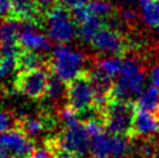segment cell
I'll use <instances>...</instances> for the list:
<instances>
[{"label": "cell", "instance_id": "1", "mask_svg": "<svg viewBox=\"0 0 159 158\" xmlns=\"http://www.w3.org/2000/svg\"><path fill=\"white\" fill-rule=\"evenodd\" d=\"M145 79V72L137 58H123L121 72L115 78L113 98L128 101L137 98L144 90Z\"/></svg>", "mask_w": 159, "mask_h": 158}, {"label": "cell", "instance_id": "2", "mask_svg": "<svg viewBox=\"0 0 159 158\" xmlns=\"http://www.w3.org/2000/svg\"><path fill=\"white\" fill-rule=\"evenodd\" d=\"M135 108L130 101L111 98L102 110V122L108 132L117 136H129L131 134Z\"/></svg>", "mask_w": 159, "mask_h": 158}, {"label": "cell", "instance_id": "3", "mask_svg": "<svg viewBox=\"0 0 159 158\" xmlns=\"http://www.w3.org/2000/svg\"><path fill=\"white\" fill-rule=\"evenodd\" d=\"M85 61L86 57L83 53L61 44L52 50L50 70L53 76L69 83L83 73Z\"/></svg>", "mask_w": 159, "mask_h": 158}, {"label": "cell", "instance_id": "4", "mask_svg": "<svg viewBox=\"0 0 159 158\" xmlns=\"http://www.w3.org/2000/svg\"><path fill=\"white\" fill-rule=\"evenodd\" d=\"M47 34L51 41L59 44L71 42L78 34L72 13L63 5H53L47 12Z\"/></svg>", "mask_w": 159, "mask_h": 158}, {"label": "cell", "instance_id": "5", "mask_svg": "<svg viewBox=\"0 0 159 158\" xmlns=\"http://www.w3.org/2000/svg\"><path fill=\"white\" fill-rule=\"evenodd\" d=\"M89 142L91 137L85 124L79 122L73 126H65V129L59 134V136L48 141L47 145L51 149H62L81 157L89 151Z\"/></svg>", "mask_w": 159, "mask_h": 158}, {"label": "cell", "instance_id": "6", "mask_svg": "<svg viewBox=\"0 0 159 158\" xmlns=\"http://www.w3.org/2000/svg\"><path fill=\"white\" fill-rule=\"evenodd\" d=\"M66 84L69 106L78 114L91 112L94 108V88L89 72L80 73L77 78Z\"/></svg>", "mask_w": 159, "mask_h": 158}, {"label": "cell", "instance_id": "7", "mask_svg": "<svg viewBox=\"0 0 159 158\" xmlns=\"http://www.w3.org/2000/svg\"><path fill=\"white\" fill-rule=\"evenodd\" d=\"M129 144L124 136L103 130L91 137L89 152L94 158H122L128 154Z\"/></svg>", "mask_w": 159, "mask_h": 158}, {"label": "cell", "instance_id": "8", "mask_svg": "<svg viewBox=\"0 0 159 158\" xmlns=\"http://www.w3.org/2000/svg\"><path fill=\"white\" fill-rule=\"evenodd\" d=\"M49 79L50 76L43 67L22 70L18 73L15 87L21 94L36 100L45 97Z\"/></svg>", "mask_w": 159, "mask_h": 158}, {"label": "cell", "instance_id": "9", "mask_svg": "<svg viewBox=\"0 0 159 158\" xmlns=\"http://www.w3.org/2000/svg\"><path fill=\"white\" fill-rule=\"evenodd\" d=\"M91 44L100 53L109 56H120L127 50V43L123 36L120 34L116 28L107 25H103L100 28V30L91 41Z\"/></svg>", "mask_w": 159, "mask_h": 158}, {"label": "cell", "instance_id": "10", "mask_svg": "<svg viewBox=\"0 0 159 158\" xmlns=\"http://www.w3.org/2000/svg\"><path fill=\"white\" fill-rule=\"evenodd\" d=\"M2 146L13 158H29L34 151V143L21 129H9L1 134Z\"/></svg>", "mask_w": 159, "mask_h": 158}, {"label": "cell", "instance_id": "11", "mask_svg": "<svg viewBox=\"0 0 159 158\" xmlns=\"http://www.w3.org/2000/svg\"><path fill=\"white\" fill-rule=\"evenodd\" d=\"M19 44L21 49L31 51H48L50 49V39L36 30V26L21 21V30L19 35Z\"/></svg>", "mask_w": 159, "mask_h": 158}, {"label": "cell", "instance_id": "12", "mask_svg": "<svg viewBox=\"0 0 159 158\" xmlns=\"http://www.w3.org/2000/svg\"><path fill=\"white\" fill-rule=\"evenodd\" d=\"M157 132H159V118L157 114L136 107L130 136L151 137Z\"/></svg>", "mask_w": 159, "mask_h": 158}, {"label": "cell", "instance_id": "13", "mask_svg": "<svg viewBox=\"0 0 159 158\" xmlns=\"http://www.w3.org/2000/svg\"><path fill=\"white\" fill-rule=\"evenodd\" d=\"M42 9L39 0H13L12 18L37 26L42 19Z\"/></svg>", "mask_w": 159, "mask_h": 158}, {"label": "cell", "instance_id": "14", "mask_svg": "<svg viewBox=\"0 0 159 158\" xmlns=\"http://www.w3.org/2000/svg\"><path fill=\"white\" fill-rule=\"evenodd\" d=\"M136 107L151 113H159V87L151 85L144 88L137 97Z\"/></svg>", "mask_w": 159, "mask_h": 158}, {"label": "cell", "instance_id": "15", "mask_svg": "<svg viewBox=\"0 0 159 158\" xmlns=\"http://www.w3.org/2000/svg\"><path fill=\"white\" fill-rule=\"evenodd\" d=\"M142 20L146 26L157 28L159 25V5L157 0H138Z\"/></svg>", "mask_w": 159, "mask_h": 158}, {"label": "cell", "instance_id": "16", "mask_svg": "<svg viewBox=\"0 0 159 158\" xmlns=\"http://www.w3.org/2000/svg\"><path fill=\"white\" fill-rule=\"evenodd\" d=\"M48 120L45 118L27 116L19 123V129H21L27 136L35 137L41 135L48 128Z\"/></svg>", "mask_w": 159, "mask_h": 158}, {"label": "cell", "instance_id": "17", "mask_svg": "<svg viewBox=\"0 0 159 158\" xmlns=\"http://www.w3.org/2000/svg\"><path fill=\"white\" fill-rule=\"evenodd\" d=\"M103 25L105 23L102 22L101 19L97 16H89L87 19H85L84 21L79 23V28H78V35L80 40L86 43H91L93 37Z\"/></svg>", "mask_w": 159, "mask_h": 158}, {"label": "cell", "instance_id": "18", "mask_svg": "<svg viewBox=\"0 0 159 158\" xmlns=\"http://www.w3.org/2000/svg\"><path fill=\"white\" fill-rule=\"evenodd\" d=\"M43 67V57L36 51L21 49L18 55V69L22 70H31Z\"/></svg>", "mask_w": 159, "mask_h": 158}, {"label": "cell", "instance_id": "19", "mask_svg": "<svg viewBox=\"0 0 159 158\" xmlns=\"http://www.w3.org/2000/svg\"><path fill=\"white\" fill-rule=\"evenodd\" d=\"M122 66H123V58L119 57V56H111V57L101 59L99 62L97 69L102 71L105 75L111 77V79H115L121 72Z\"/></svg>", "mask_w": 159, "mask_h": 158}, {"label": "cell", "instance_id": "20", "mask_svg": "<svg viewBox=\"0 0 159 158\" xmlns=\"http://www.w3.org/2000/svg\"><path fill=\"white\" fill-rule=\"evenodd\" d=\"M65 84H66L65 81H63L62 79H59L56 76H50L45 97L48 98L50 101H52V102L61 100L64 95L66 97V86H65Z\"/></svg>", "mask_w": 159, "mask_h": 158}, {"label": "cell", "instance_id": "21", "mask_svg": "<svg viewBox=\"0 0 159 158\" xmlns=\"http://www.w3.org/2000/svg\"><path fill=\"white\" fill-rule=\"evenodd\" d=\"M15 69H18V56L0 57V79L7 78Z\"/></svg>", "mask_w": 159, "mask_h": 158}, {"label": "cell", "instance_id": "22", "mask_svg": "<svg viewBox=\"0 0 159 158\" xmlns=\"http://www.w3.org/2000/svg\"><path fill=\"white\" fill-rule=\"evenodd\" d=\"M158 146L152 141H143L137 146V155L141 158H153L157 155Z\"/></svg>", "mask_w": 159, "mask_h": 158}, {"label": "cell", "instance_id": "23", "mask_svg": "<svg viewBox=\"0 0 159 158\" xmlns=\"http://www.w3.org/2000/svg\"><path fill=\"white\" fill-rule=\"evenodd\" d=\"M59 115H61L62 121L65 123V126H73V124H77V123L80 122L79 114L75 109H72L70 106L69 107H64L59 112Z\"/></svg>", "mask_w": 159, "mask_h": 158}, {"label": "cell", "instance_id": "24", "mask_svg": "<svg viewBox=\"0 0 159 158\" xmlns=\"http://www.w3.org/2000/svg\"><path fill=\"white\" fill-rule=\"evenodd\" d=\"M13 123V118L8 113H6L4 110H0V134L12 129Z\"/></svg>", "mask_w": 159, "mask_h": 158}, {"label": "cell", "instance_id": "25", "mask_svg": "<svg viewBox=\"0 0 159 158\" xmlns=\"http://www.w3.org/2000/svg\"><path fill=\"white\" fill-rule=\"evenodd\" d=\"M13 12V0H0V18H12Z\"/></svg>", "mask_w": 159, "mask_h": 158}, {"label": "cell", "instance_id": "26", "mask_svg": "<svg viewBox=\"0 0 159 158\" xmlns=\"http://www.w3.org/2000/svg\"><path fill=\"white\" fill-rule=\"evenodd\" d=\"M29 158H56V156H55L52 150L47 145V146H43V148L35 149Z\"/></svg>", "mask_w": 159, "mask_h": 158}, {"label": "cell", "instance_id": "27", "mask_svg": "<svg viewBox=\"0 0 159 158\" xmlns=\"http://www.w3.org/2000/svg\"><path fill=\"white\" fill-rule=\"evenodd\" d=\"M58 1H59V4L63 5L64 7H66L67 9L73 11L75 8H79V7L87 5L91 0H58Z\"/></svg>", "mask_w": 159, "mask_h": 158}, {"label": "cell", "instance_id": "28", "mask_svg": "<svg viewBox=\"0 0 159 158\" xmlns=\"http://www.w3.org/2000/svg\"><path fill=\"white\" fill-rule=\"evenodd\" d=\"M150 79L152 85L159 87V64H157V65L152 67V70L150 72Z\"/></svg>", "mask_w": 159, "mask_h": 158}, {"label": "cell", "instance_id": "29", "mask_svg": "<svg viewBox=\"0 0 159 158\" xmlns=\"http://www.w3.org/2000/svg\"><path fill=\"white\" fill-rule=\"evenodd\" d=\"M39 2H40L41 7L43 9H49L51 8L53 6V2H55V0H39Z\"/></svg>", "mask_w": 159, "mask_h": 158}, {"label": "cell", "instance_id": "30", "mask_svg": "<svg viewBox=\"0 0 159 158\" xmlns=\"http://www.w3.org/2000/svg\"><path fill=\"white\" fill-rule=\"evenodd\" d=\"M2 134V132H1ZM1 134H0V152L4 150V146H2V136H1Z\"/></svg>", "mask_w": 159, "mask_h": 158}, {"label": "cell", "instance_id": "31", "mask_svg": "<svg viewBox=\"0 0 159 158\" xmlns=\"http://www.w3.org/2000/svg\"><path fill=\"white\" fill-rule=\"evenodd\" d=\"M0 57H1V48H0Z\"/></svg>", "mask_w": 159, "mask_h": 158}]
</instances>
